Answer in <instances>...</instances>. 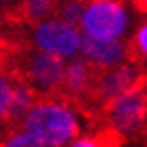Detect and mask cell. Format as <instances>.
<instances>
[{
	"label": "cell",
	"instance_id": "cell-12",
	"mask_svg": "<svg viewBox=\"0 0 147 147\" xmlns=\"http://www.w3.org/2000/svg\"><path fill=\"white\" fill-rule=\"evenodd\" d=\"M0 147H51V145H44L42 141L34 139L32 135L19 130V132H13V137H9L6 141H2Z\"/></svg>",
	"mask_w": 147,
	"mask_h": 147
},
{
	"label": "cell",
	"instance_id": "cell-4",
	"mask_svg": "<svg viewBox=\"0 0 147 147\" xmlns=\"http://www.w3.org/2000/svg\"><path fill=\"white\" fill-rule=\"evenodd\" d=\"M128 15L120 0H86L80 25L86 36L120 38L126 30Z\"/></svg>",
	"mask_w": 147,
	"mask_h": 147
},
{
	"label": "cell",
	"instance_id": "cell-1",
	"mask_svg": "<svg viewBox=\"0 0 147 147\" xmlns=\"http://www.w3.org/2000/svg\"><path fill=\"white\" fill-rule=\"evenodd\" d=\"M21 130L44 145L65 147L80 135V124L71 105L59 92H46L38 95L36 103L21 122Z\"/></svg>",
	"mask_w": 147,
	"mask_h": 147
},
{
	"label": "cell",
	"instance_id": "cell-9",
	"mask_svg": "<svg viewBox=\"0 0 147 147\" xmlns=\"http://www.w3.org/2000/svg\"><path fill=\"white\" fill-rule=\"evenodd\" d=\"M126 49V61L135 63V65H145V49H147V25L145 21L139 23L137 32L128 40V44H124Z\"/></svg>",
	"mask_w": 147,
	"mask_h": 147
},
{
	"label": "cell",
	"instance_id": "cell-15",
	"mask_svg": "<svg viewBox=\"0 0 147 147\" xmlns=\"http://www.w3.org/2000/svg\"><path fill=\"white\" fill-rule=\"evenodd\" d=\"M0 145H2V141H0Z\"/></svg>",
	"mask_w": 147,
	"mask_h": 147
},
{
	"label": "cell",
	"instance_id": "cell-13",
	"mask_svg": "<svg viewBox=\"0 0 147 147\" xmlns=\"http://www.w3.org/2000/svg\"><path fill=\"white\" fill-rule=\"evenodd\" d=\"M135 2V9L139 11V13H143L145 15V9H147V0H132Z\"/></svg>",
	"mask_w": 147,
	"mask_h": 147
},
{
	"label": "cell",
	"instance_id": "cell-6",
	"mask_svg": "<svg viewBox=\"0 0 147 147\" xmlns=\"http://www.w3.org/2000/svg\"><path fill=\"white\" fill-rule=\"evenodd\" d=\"M84 59L99 67H113L126 59V49L120 38H97V36H80L78 44Z\"/></svg>",
	"mask_w": 147,
	"mask_h": 147
},
{
	"label": "cell",
	"instance_id": "cell-7",
	"mask_svg": "<svg viewBox=\"0 0 147 147\" xmlns=\"http://www.w3.org/2000/svg\"><path fill=\"white\" fill-rule=\"evenodd\" d=\"M57 0H17L9 11H4L6 21L13 23H25V25H36L40 19L55 13Z\"/></svg>",
	"mask_w": 147,
	"mask_h": 147
},
{
	"label": "cell",
	"instance_id": "cell-10",
	"mask_svg": "<svg viewBox=\"0 0 147 147\" xmlns=\"http://www.w3.org/2000/svg\"><path fill=\"white\" fill-rule=\"evenodd\" d=\"M15 80H21V76L17 74V69L0 63V122H4V116H6V109H9V103H11V95H13V84H15Z\"/></svg>",
	"mask_w": 147,
	"mask_h": 147
},
{
	"label": "cell",
	"instance_id": "cell-11",
	"mask_svg": "<svg viewBox=\"0 0 147 147\" xmlns=\"http://www.w3.org/2000/svg\"><path fill=\"white\" fill-rule=\"evenodd\" d=\"M84 4H86V0H57L55 2V15L61 17L59 21L78 28L80 19H82V13H84Z\"/></svg>",
	"mask_w": 147,
	"mask_h": 147
},
{
	"label": "cell",
	"instance_id": "cell-2",
	"mask_svg": "<svg viewBox=\"0 0 147 147\" xmlns=\"http://www.w3.org/2000/svg\"><path fill=\"white\" fill-rule=\"evenodd\" d=\"M101 120L113 126L124 139L141 137L145 132V76L118 97L109 99L101 107Z\"/></svg>",
	"mask_w": 147,
	"mask_h": 147
},
{
	"label": "cell",
	"instance_id": "cell-8",
	"mask_svg": "<svg viewBox=\"0 0 147 147\" xmlns=\"http://www.w3.org/2000/svg\"><path fill=\"white\" fill-rule=\"evenodd\" d=\"M126 139L113 128V126L105 124L101 130H97L92 137H82L78 139L71 147H122Z\"/></svg>",
	"mask_w": 147,
	"mask_h": 147
},
{
	"label": "cell",
	"instance_id": "cell-5",
	"mask_svg": "<svg viewBox=\"0 0 147 147\" xmlns=\"http://www.w3.org/2000/svg\"><path fill=\"white\" fill-rule=\"evenodd\" d=\"M34 40L40 51L57 57H67L78 51L80 30L63 21H42L34 30Z\"/></svg>",
	"mask_w": 147,
	"mask_h": 147
},
{
	"label": "cell",
	"instance_id": "cell-14",
	"mask_svg": "<svg viewBox=\"0 0 147 147\" xmlns=\"http://www.w3.org/2000/svg\"><path fill=\"white\" fill-rule=\"evenodd\" d=\"M15 2H17V0H0V11H2V13L9 11L11 4H15Z\"/></svg>",
	"mask_w": 147,
	"mask_h": 147
},
{
	"label": "cell",
	"instance_id": "cell-3",
	"mask_svg": "<svg viewBox=\"0 0 147 147\" xmlns=\"http://www.w3.org/2000/svg\"><path fill=\"white\" fill-rule=\"evenodd\" d=\"M63 59L44 51H28L19 46L15 69L25 84H30L38 95L55 92L63 78Z\"/></svg>",
	"mask_w": 147,
	"mask_h": 147
}]
</instances>
